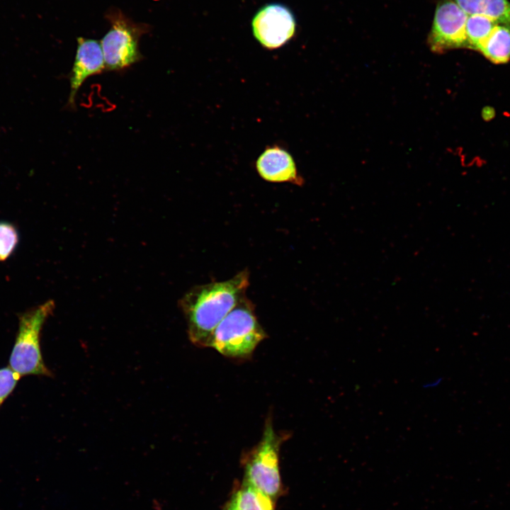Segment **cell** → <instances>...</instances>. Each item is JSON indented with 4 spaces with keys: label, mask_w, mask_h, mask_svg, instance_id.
Wrapping results in <instances>:
<instances>
[{
    "label": "cell",
    "mask_w": 510,
    "mask_h": 510,
    "mask_svg": "<svg viewBox=\"0 0 510 510\" xmlns=\"http://www.w3.org/2000/svg\"><path fill=\"white\" fill-rule=\"evenodd\" d=\"M106 71L101 42L94 39L79 37L72 68L69 74V94L67 106L75 107L78 91L90 76Z\"/></svg>",
    "instance_id": "8"
},
{
    "label": "cell",
    "mask_w": 510,
    "mask_h": 510,
    "mask_svg": "<svg viewBox=\"0 0 510 510\" xmlns=\"http://www.w3.org/2000/svg\"><path fill=\"white\" fill-rule=\"evenodd\" d=\"M499 23L483 15H469L466 21L468 47L477 50Z\"/></svg>",
    "instance_id": "13"
},
{
    "label": "cell",
    "mask_w": 510,
    "mask_h": 510,
    "mask_svg": "<svg viewBox=\"0 0 510 510\" xmlns=\"http://www.w3.org/2000/svg\"><path fill=\"white\" fill-rule=\"evenodd\" d=\"M256 169L259 176L269 182H287L298 186L304 183L292 155L278 145L264 149L256 160Z\"/></svg>",
    "instance_id": "9"
},
{
    "label": "cell",
    "mask_w": 510,
    "mask_h": 510,
    "mask_svg": "<svg viewBox=\"0 0 510 510\" xmlns=\"http://www.w3.org/2000/svg\"><path fill=\"white\" fill-rule=\"evenodd\" d=\"M20 378L9 366L0 368V406L12 393Z\"/></svg>",
    "instance_id": "15"
},
{
    "label": "cell",
    "mask_w": 510,
    "mask_h": 510,
    "mask_svg": "<svg viewBox=\"0 0 510 510\" xmlns=\"http://www.w3.org/2000/svg\"><path fill=\"white\" fill-rule=\"evenodd\" d=\"M249 273L244 270L229 280L200 285L181 300L191 341L198 347H210L219 323L245 296Z\"/></svg>",
    "instance_id": "1"
},
{
    "label": "cell",
    "mask_w": 510,
    "mask_h": 510,
    "mask_svg": "<svg viewBox=\"0 0 510 510\" xmlns=\"http://www.w3.org/2000/svg\"><path fill=\"white\" fill-rule=\"evenodd\" d=\"M18 242L16 227L10 222L0 221V261H5L13 254Z\"/></svg>",
    "instance_id": "14"
},
{
    "label": "cell",
    "mask_w": 510,
    "mask_h": 510,
    "mask_svg": "<svg viewBox=\"0 0 510 510\" xmlns=\"http://www.w3.org/2000/svg\"><path fill=\"white\" fill-rule=\"evenodd\" d=\"M110 28L101 41L106 71L120 72L140 62L139 40L147 25L136 23L119 11L107 16Z\"/></svg>",
    "instance_id": "4"
},
{
    "label": "cell",
    "mask_w": 510,
    "mask_h": 510,
    "mask_svg": "<svg viewBox=\"0 0 510 510\" xmlns=\"http://www.w3.org/2000/svg\"><path fill=\"white\" fill-rule=\"evenodd\" d=\"M468 15L453 1L441 0L436 6L428 44L431 51L468 47L466 21Z\"/></svg>",
    "instance_id": "6"
},
{
    "label": "cell",
    "mask_w": 510,
    "mask_h": 510,
    "mask_svg": "<svg viewBox=\"0 0 510 510\" xmlns=\"http://www.w3.org/2000/svg\"><path fill=\"white\" fill-rule=\"evenodd\" d=\"M266 337L254 305L244 296L216 327L210 347L226 357L243 359L251 356Z\"/></svg>",
    "instance_id": "2"
},
{
    "label": "cell",
    "mask_w": 510,
    "mask_h": 510,
    "mask_svg": "<svg viewBox=\"0 0 510 510\" xmlns=\"http://www.w3.org/2000/svg\"><path fill=\"white\" fill-rule=\"evenodd\" d=\"M441 382V378H438V379H436L435 380H433V381H431V382H427V383H425L424 385H423V387H424V388H426V389H427V388H432V387H436L437 385H438Z\"/></svg>",
    "instance_id": "16"
},
{
    "label": "cell",
    "mask_w": 510,
    "mask_h": 510,
    "mask_svg": "<svg viewBox=\"0 0 510 510\" xmlns=\"http://www.w3.org/2000/svg\"><path fill=\"white\" fill-rule=\"evenodd\" d=\"M251 26L256 40L264 47L275 50L293 38L297 23L293 13L288 6L271 3L257 11Z\"/></svg>",
    "instance_id": "7"
},
{
    "label": "cell",
    "mask_w": 510,
    "mask_h": 510,
    "mask_svg": "<svg viewBox=\"0 0 510 510\" xmlns=\"http://www.w3.org/2000/svg\"><path fill=\"white\" fill-rule=\"evenodd\" d=\"M285 436L275 431L269 416L260 441L249 453L245 463L244 482L271 499L277 496L280 489L278 452Z\"/></svg>",
    "instance_id": "5"
},
{
    "label": "cell",
    "mask_w": 510,
    "mask_h": 510,
    "mask_svg": "<svg viewBox=\"0 0 510 510\" xmlns=\"http://www.w3.org/2000/svg\"><path fill=\"white\" fill-rule=\"evenodd\" d=\"M54 307V302L49 300L18 314V329L8 366L21 377L52 375L42 359L40 333Z\"/></svg>",
    "instance_id": "3"
},
{
    "label": "cell",
    "mask_w": 510,
    "mask_h": 510,
    "mask_svg": "<svg viewBox=\"0 0 510 510\" xmlns=\"http://www.w3.org/2000/svg\"><path fill=\"white\" fill-rule=\"evenodd\" d=\"M486 58L496 64L506 63L510 60V29L498 24L479 46Z\"/></svg>",
    "instance_id": "11"
},
{
    "label": "cell",
    "mask_w": 510,
    "mask_h": 510,
    "mask_svg": "<svg viewBox=\"0 0 510 510\" xmlns=\"http://www.w3.org/2000/svg\"><path fill=\"white\" fill-rule=\"evenodd\" d=\"M468 16L483 15L510 29L508 0H453Z\"/></svg>",
    "instance_id": "10"
},
{
    "label": "cell",
    "mask_w": 510,
    "mask_h": 510,
    "mask_svg": "<svg viewBox=\"0 0 510 510\" xmlns=\"http://www.w3.org/2000/svg\"></svg>",
    "instance_id": "18"
},
{
    "label": "cell",
    "mask_w": 510,
    "mask_h": 510,
    "mask_svg": "<svg viewBox=\"0 0 510 510\" xmlns=\"http://www.w3.org/2000/svg\"><path fill=\"white\" fill-rule=\"evenodd\" d=\"M228 508L232 510H273L271 498L246 482L234 494Z\"/></svg>",
    "instance_id": "12"
},
{
    "label": "cell",
    "mask_w": 510,
    "mask_h": 510,
    "mask_svg": "<svg viewBox=\"0 0 510 510\" xmlns=\"http://www.w3.org/2000/svg\"><path fill=\"white\" fill-rule=\"evenodd\" d=\"M227 510H232V509H230L227 508Z\"/></svg>",
    "instance_id": "17"
}]
</instances>
